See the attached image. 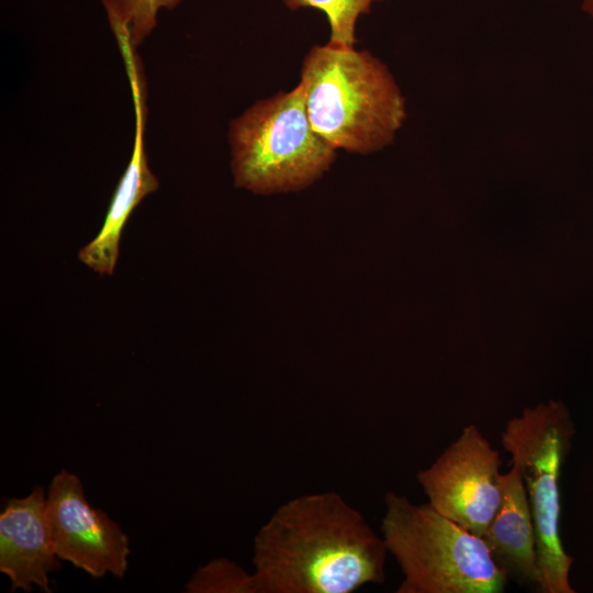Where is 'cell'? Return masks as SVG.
<instances>
[{
    "label": "cell",
    "mask_w": 593,
    "mask_h": 593,
    "mask_svg": "<svg viewBox=\"0 0 593 593\" xmlns=\"http://www.w3.org/2000/svg\"><path fill=\"white\" fill-rule=\"evenodd\" d=\"M186 589L189 593H257L254 573L225 558L200 567Z\"/></svg>",
    "instance_id": "13"
},
{
    "label": "cell",
    "mask_w": 593,
    "mask_h": 593,
    "mask_svg": "<svg viewBox=\"0 0 593 593\" xmlns=\"http://www.w3.org/2000/svg\"><path fill=\"white\" fill-rule=\"evenodd\" d=\"M135 107V135L130 163L115 189L100 232L78 253V259L99 275H112L119 258L122 230L144 197L158 188L144 145L145 103L142 83H131Z\"/></svg>",
    "instance_id": "10"
},
{
    "label": "cell",
    "mask_w": 593,
    "mask_h": 593,
    "mask_svg": "<svg viewBox=\"0 0 593 593\" xmlns=\"http://www.w3.org/2000/svg\"><path fill=\"white\" fill-rule=\"evenodd\" d=\"M502 463L500 451L468 424L416 478L434 510L482 536L501 503Z\"/></svg>",
    "instance_id": "6"
},
{
    "label": "cell",
    "mask_w": 593,
    "mask_h": 593,
    "mask_svg": "<svg viewBox=\"0 0 593 593\" xmlns=\"http://www.w3.org/2000/svg\"><path fill=\"white\" fill-rule=\"evenodd\" d=\"M575 425L562 401L550 400L526 407L510 418L501 433L503 448L519 466L532 510L538 566L539 592L574 593L570 582L573 558L560 534V478Z\"/></svg>",
    "instance_id": "5"
},
{
    "label": "cell",
    "mask_w": 593,
    "mask_h": 593,
    "mask_svg": "<svg viewBox=\"0 0 593 593\" xmlns=\"http://www.w3.org/2000/svg\"><path fill=\"white\" fill-rule=\"evenodd\" d=\"M382 538L403 574L396 593H502L508 578L481 536L388 492Z\"/></svg>",
    "instance_id": "3"
},
{
    "label": "cell",
    "mask_w": 593,
    "mask_h": 593,
    "mask_svg": "<svg viewBox=\"0 0 593 593\" xmlns=\"http://www.w3.org/2000/svg\"><path fill=\"white\" fill-rule=\"evenodd\" d=\"M300 82L313 130L336 149L380 150L406 119L401 89L368 51L315 45L303 59Z\"/></svg>",
    "instance_id": "2"
},
{
    "label": "cell",
    "mask_w": 593,
    "mask_h": 593,
    "mask_svg": "<svg viewBox=\"0 0 593 593\" xmlns=\"http://www.w3.org/2000/svg\"><path fill=\"white\" fill-rule=\"evenodd\" d=\"M46 514L57 557L92 578L107 573L122 579L130 541L120 525L86 500L80 479L61 470L52 479Z\"/></svg>",
    "instance_id": "7"
},
{
    "label": "cell",
    "mask_w": 593,
    "mask_h": 593,
    "mask_svg": "<svg viewBox=\"0 0 593 593\" xmlns=\"http://www.w3.org/2000/svg\"><path fill=\"white\" fill-rule=\"evenodd\" d=\"M291 10L314 8L322 11L329 23L328 45L354 48L355 30L360 15L367 14L374 2L382 0H282Z\"/></svg>",
    "instance_id": "12"
},
{
    "label": "cell",
    "mask_w": 593,
    "mask_h": 593,
    "mask_svg": "<svg viewBox=\"0 0 593 593\" xmlns=\"http://www.w3.org/2000/svg\"><path fill=\"white\" fill-rule=\"evenodd\" d=\"M500 506L481 536L508 580L539 590L536 533L522 470L512 462L501 474Z\"/></svg>",
    "instance_id": "9"
},
{
    "label": "cell",
    "mask_w": 593,
    "mask_h": 593,
    "mask_svg": "<svg viewBox=\"0 0 593 593\" xmlns=\"http://www.w3.org/2000/svg\"><path fill=\"white\" fill-rule=\"evenodd\" d=\"M228 142L235 186L256 194L307 188L329 169L337 150L313 130L301 82L232 120Z\"/></svg>",
    "instance_id": "4"
},
{
    "label": "cell",
    "mask_w": 593,
    "mask_h": 593,
    "mask_svg": "<svg viewBox=\"0 0 593 593\" xmlns=\"http://www.w3.org/2000/svg\"><path fill=\"white\" fill-rule=\"evenodd\" d=\"M582 10L593 18V0H582Z\"/></svg>",
    "instance_id": "14"
},
{
    "label": "cell",
    "mask_w": 593,
    "mask_h": 593,
    "mask_svg": "<svg viewBox=\"0 0 593 593\" xmlns=\"http://www.w3.org/2000/svg\"><path fill=\"white\" fill-rule=\"evenodd\" d=\"M41 486L23 499L9 500L0 514V571L11 590L51 592L48 574L60 568Z\"/></svg>",
    "instance_id": "8"
},
{
    "label": "cell",
    "mask_w": 593,
    "mask_h": 593,
    "mask_svg": "<svg viewBox=\"0 0 593 593\" xmlns=\"http://www.w3.org/2000/svg\"><path fill=\"white\" fill-rule=\"evenodd\" d=\"M388 553L382 536L339 494L298 496L255 536L257 593H351L381 584Z\"/></svg>",
    "instance_id": "1"
},
{
    "label": "cell",
    "mask_w": 593,
    "mask_h": 593,
    "mask_svg": "<svg viewBox=\"0 0 593 593\" xmlns=\"http://www.w3.org/2000/svg\"><path fill=\"white\" fill-rule=\"evenodd\" d=\"M115 36L141 44L155 29L160 9H174L181 0H101Z\"/></svg>",
    "instance_id": "11"
}]
</instances>
